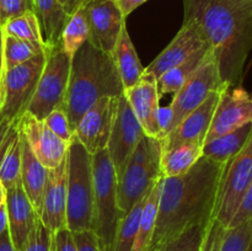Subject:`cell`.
Masks as SVG:
<instances>
[{"mask_svg": "<svg viewBox=\"0 0 252 251\" xmlns=\"http://www.w3.org/2000/svg\"><path fill=\"white\" fill-rule=\"evenodd\" d=\"M224 166L225 162L202 157L182 176L161 177L152 248L159 249L189 226L208 224L214 219Z\"/></svg>", "mask_w": 252, "mask_h": 251, "instance_id": "6da1fadb", "label": "cell"}, {"mask_svg": "<svg viewBox=\"0 0 252 251\" xmlns=\"http://www.w3.org/2000/svg\"><path fill=\"white\" fill-rule=\"evenodd\" d=\"M184 21L198 27L223 80L238 84L252 49V0H184Z\"/></svg>", "mask_w": 252, "mask_h": 251, "instance_id": "7a4b0ae2", "label": "cell"}, {"mask_svg": "<svg viewBox=\"0 0 252 251\" xmlns=\"http://www.w3.org/2000/svg\"><path fill=\"white\" fill-rule=\"evenodd\" d=\"M125 94L112 56L86 41L71 57L68 89L62 107L75 130L84 113L102 97Z\"/></svg>", "mask_w": 252, "mask_h": 251, "instance_id": "3957f363", "label": "cell"}, {"mask_svg": "<svg viewBox=\"0 0 252 251\" xmlns=\"http://www.w3.org/2000/svg\"><path fill=\"white\" fill-rule=\"evenodd\" d=\"M93 157L73 137L66 152V228L71 233L93 230Z\"/></svg>", "mask_w": 252, "mask_h": 251, "instance_id": "277c9868", "label": "cell"}, {"mask_svg": "<svg viewBox=\"0 0 252 251\" xmlns=\"http://www.w3.org/2000/svg\"><path fill=\"white\" fill-rule=\"evenodd\" d=\"M91 157L94 179L93 231L97 236L101 250L112 251L116 231L123 217L117 202V176L106 148Z\"/></svg>", "mask_w": 252, "mask_h": 251, "instance_id": "5b68a950", "label": "cell"}, {"mask_svg": "<svg viewBox=\"0 0 252 251\" xmlns=\"http://www.w3.org/2000/svg\"><path fill=\"white\" fill-rule=\"evenodd\" d=\"M161 140L144 135L130 155L122 176L117 180V202L122 214L149 194L155 182L162 176Z\"/></svg>", "mask_w": 252, "mask_h": 251, "instance_id": "8992f818", "label": "cell"}, {"mask_svg": "<svg viewBox=\"0 0 252 251\" xmlns=\"http://www.w3.org/2000/svg\"><path fill=\"white\" fill-rule=\"evenodd\" d=\"M70 65L71 57L64 52L61 43L53 48L46 49V63L27 112L37 120L43 121L52 111L63 106Z\"/></svg>", "mask_w": 252, "mask_h": 251, "instance_id": "52a82bcc", "label": "cell"}, {"mask_svg": "<svg viewBox=\"0 0 252 251\" xmlns=\"http://www.w3.org/2000/svg\"><path fill=\"white\" fill-rule=\"evenodd\" d=\"M251 182L252 132L243 149L225 162L221 174L214 219H217L225 229L230 225Z\"/></svg>", "mask_w": 252, "mask_h": 251, "instance_id": "ba28073f", "label": "cell"}, {"mask_svg": "<svg viewBox=\"0 0 252 251\" xmlns=\"http://www.w3.org/2000/svg\"><path fill=\"white\" fill-rule=\"evenodd\" d=\"M228 86H230V84L224 81L221 78L218 59L211 48L208 56L199 65V68L187 79L182 88L176 94H174V100L170 105L172 111L170 132L189 113L202 105L213 91Z\"/></svg>", "mask_w": 252, "mask_h": 251, "instance_id": "9c48e42d", "label": "cell"}, {"mask_svg": "<svg viewBox=\"0 0 252 251\" xmlns=\"http://www.w3.org/2000/svg\"><path fill=\"white\" fill-rule=\"evenodd\" d=\"M46 63V53L30 59L4 73L2 107L0 116L19 123L27 112Z\"/></svg>", "mask_w": 252, "mask_h": 251, "instance_id": "30bf717a", "label": "cell"}, {"mask_svg": "<svg viewBox=\"0 0 252 251\" xmlns=\"http://www.w3.org/2000/svg\"><path fill=\"white\" fill-rule=\"evenodd\" d=\"M144 135L147 134L130 108L126 96H120L117 100L115 121L106 147L115 167L117 180L122 176L130 155Z\"/></svg>", "mask_w": 252, "mask_h": 251, "instance_id": "8fae6325", "label": "cell"}, {"mask_svg": "<svg viewBox=\"0 0 252 251\" xmlns=\"http://www.w3.org/2000/svg\"><path fill=\"white\" fill-rule=\"evenodd\" d=\"M89 24V42L96 48L112 54L126 17L116 1H88L84 4Z\"/></svg>", "mask_w": 252, "mask_h": 251, "instance_id": "7c38bea8", "label": "cell"}, {"mask_svg": "<svg viewBox=\"0 0 252 251\" xmlns=\"http://www.w3.org/2000/svg\"><path fill=\"white\" fill-rule=\"evenodd\" d=\"M117 100L118 97L100 98L84 113L74 130V137L91 155L107 147Z\"/></svg>", "mask_w": 252, "mask_h": 251, "instance_id": "4fadbf2b", "label": "cell"}, {"mask_svg": "<svg viewBox=\"0 0 252 251\" xmlns=\"http://www.w3.org/2000/svg\"><path fill=\"white\" fill-rule=\"evenodd\" d=\"M19 128L36 159L47 169H56L64 161L69 143L57 137L46 126L44 121L37 120L26 112L19 122Z\"/></svg>", "mask_w": 252, "mask_h": 251, "instance_id": "5bb4252c", "label": "cell"}, {"mask_svg": "<svg viewBox=\"0 0 252 251\" xmlns=\"http://www.w3.org/2000/svg\"><path fill=\"white\" fill-rule=\"evenodd\" d=\"M249 123H252V96L243 88H228L221 94L204 143Z\"/></svg>", "mask_w": 252, "mask_h": 251, "instance_id": "9a60e30c", "label": "cell"}, {"mask_svg": "<svg viewBox=\"0 0 252 251\" xmlns=\"http://www.w3.org/2000/svg\"><path fill=\"white\" fill-rule=\"evenodd\" d=\"M208 46V42L206 41L198 27L192 22L184 21L181 30L177 32L175 38L144 69V74L159 79L167 70L186 61L194 52Z\"/></svg>", "mask_w": 252, "mask_h": 251, "instance_id": "2e32d148", "label": "cell"}, {"mask_svg": "<svg viewBox=\"0 0 252 251\" xmlns=\"http://www.w3.org/2000/svg\"><path fill=\"white\" fill-rule=\"evenodd\" d=\"M39 219L52 234L66 228V157L56 169H48Z\"/></svg>", "mask_w": 252, "mask_h": 251, "instance_id": "e0dca14e", "label": "cell"}, {"mask_svg": "<svg viewBox=\"0 0 252 251\" xmlns=\"http://www.w3.org/2000/svg\"><path fill=\"white\" fill-rule=\"evenodd\" d=\"M231 88V86H228ZM228 88L213 91L202 105L186 116L164 139L161 140V148L171 147L182 142H196L203 144L208 130L211 128L212 120L217 110L220 96Z\"/></svg>", "mask_w": 252, "mask_h": 251, "instance_id": "ac0fdd59", "label": "cell"}, {"mask_svg": "<svg viewBox=\"0 0 252 251\" xmlns=\"http://www.w3.org/2000/svg\"><path fill=\"white\" fill-rule=\"evenodd\" d=\"M123 95L127 98L130 108L134 112L148 137H159V126L157 115L159 110L160 95L158 91L157 79L144 74L143 78L125 91Z\"/></svg>", "mask_w": 252, "mask_h": 251, "instance_id": "d6986e66", "label": "cell"}, {"mask_svg": "<svg viewBox=\"0 0 252 251\" xmlns=\"http://www.w3.org/2000/svg\"><path fill=\"white\" fill-rule=\"evenodd\" d=\"M6 211L9 219V231L11 240L17 250H21L26 243L38 214L21 184L6 189Z\"/></svg>", "mask_w": 252, "mask_h": 251, "instance_id": "ffe728a7", "label": "cell"}, {"mask_svg": "<svg viewBox=\"0 0 252 251\" xmlns=\"http://www.w3.org/2000/svg\"><path fill=\"white\" fill-rule=\"evenodd\" d=\"M20 135H21V186L31 201L36 213L39 216L48 169L44 167L32 154L21 130Z\"/></svg>", "mask_w": 252, "mask_h": 251, "instance_id": "44dd1931", "label": "cell"}, {"mask_svg": "<svg viewBox=\"0 0 252 251\" xmlns=\"http://www.w3.org/2000/svg\"><path fill=\"white\" fill-rule=\"evenodd\" d=\"M33 12L38 19L41 34L46 49L61 43L62 32L69 19L58 0H31Z\"/></svg>", "mask_w": 252, "mask_h": 251, "instance_id": "7402d4cb", "label": "cell"}, {"mask_svg": "<svg viewBox=\"0 0 252 251\" xmlns=\"http://www.w3.org/2000/svg\"><path fill=\"white\" fill-rule=\"evenodd\" d=\"M111 56L115 62L125 91L134 86L143 78L145 68L140 63L139 57L126 26L122 29L120 38Z\"/></svg>", "mask_w": 252, "mask_h": 251, "instance_id": "603a6c76", "label": "cell"}, {"mask_svg": "<svg viewBox=\"0 0 252 251\" xmlns=\"http://www.w3.org/2000/svg\"><path fill=\"white\" fill-rule=\"evenodd\" d=\"M202 148L203 144L196 142H182L161 148L160 167L162 177H177L189 172L203 157Z\"/></svg>", "mask_w": 252, "mask_h": 251, "instance_id": "cb8c5ba5", "label": "cell"}, {"mask_svg": "<svg viewBox=\"0 0 252 251\" xmlns=\"http://www.w3.org/2000/svg\"><path fill=\"white\" fill-rule=\"evenodd\" d=\"M252 123L243 126L230 133L208 140L203 144L202 154L208 159L218 162H226L238 154L250 138Z\"/></svg>", "mask_w": 252, "mask_h": 251, "instance_id": "d4e9b609", "label": "cell"}, {"mask_svg": "<svg viewBox=\"0 0 252 251\" xmlns=\"http://www.w3.org/2000/svg\"><path fill=\"white\" fill-rule=\"evenodd\" d=\"M209 51H211V47L208 46L194 52L186 61L167 70L159 79H157L158 91H159L160 97L162 95H166V94H176L182 88V85L186 83L187 79L203 63L206 57L208 56Z\"/></svg>", "mask_w": 252, "mask_h": 251, "instance_id": "484cf974", "label": "cell"}, {"mask_svg": "<svg viewBox=\"0 0 252 251\" xmlns=\"http://www.w3.org/2000/svg\"><path fill=\"white\" fill-rule=\"evenodd\" d=\"M161 177L155 182L153 188L150 189L149 194L147 196V199H145L132 251H147L150 248V245H152L153 235H154L155 225H157L158 211H159L160 182H161Z\"/></svg>", "mask_w": 252, "mask_h": 251, "instance_id": "4316f807", "label": "cell"}, {"mask_svg": "<svg viewBox=\"0 0 252 251\" xmlns=\"http://www.w3.org/2000/svg\"><path fill=\"white\" fill-rule=\"evenodd\" d=\"M89 41V24L84 5L69 16L61 37V46L69 57Z\"/></svg>", "mask_w": 252, "mask_h": 251, "instance_id": "83f0119b", "label": "cell"}, {"mask_svg": "<svg viewBox=\"0 0 252 251\" xmlns=\"http://www.w3.org/2000/svg\"><path fill=\"white\" fill-rule=\"evenodd\" d=\"M1 30L5 34L46 48L43 39H42L38 19L32 10L10 19L9 21L2 25Z\"/></svg>", "mask_w": 252, "mask_h": 251, "instance_id": "f1b7e54d", "label": "cell"}, {"mask_svg": "<svg viewBox=\"0 0 252 251\" xmlns=\"http://www.w3.org/2000/svg\"><path fill=\"white\" fill-rule=\"evenodd\" d=\"M43 53H46V48L43 47L22 41V39L9 36L2 32V54H4L5 71L20 65V64L26 63L30 59Z\"/></svg>", "mask_w": 252, "mask_h": 251, "instance_id": "f546056e", "label": "cell"}, {"mask_svg": "<svg viewBox=\"0 0 252 251\" xmlns=\"http://www.w3.org/2000/svg\"><path fill=\"white\" fill-rule=\"evenodd\" d=\"M0 181L6 189L21 184V135L19 129L0 162Z\"/></svg>", "mask_w": 252, "mask_h": 251, "instance_id": "4dcf8cb0", "label": "cell"}, {"mask_svg": "<svg viewBox=\"0 0 252 251\" xmlns=\"http://www.w3.org/2000/svg\"><path fill=\"white\" fill-rule=\"evenodd\" d=\"M145 199H147V197H144L142 201L138 202L128 213L123 214L120 224H118L117 231H116L112 251H132Z\"/></svg>", "mask_w": 252, "mask_h": 251, "instance_id": "1f68e13d", "label": "cell"}, {"mask_svg": "<svg viewBox=\"0 0 252 251\" xmlns=\"http://www.w3.org/2000/svg\"><path fill=\"white\" fill-rule=\"evenodd\" d=\"M208 224L189 226L160 246L159 251H201L202 241Z\"/></svg>", "mask_w": 252, "mask_h": 251, "instance_id": "d6a6232c", "label": "cell"}, {"mask_svg": "<svg viewBox=\"0 0 252 251\" xmlns=\"http://www.w3.org/2000/svg\"><path fill=\"white\" fill-rule=\"evenodd\" d=\"M252 238V219L225 229L219 251H248Z\"/></svg>", "mask_w": 252, "mask_h": 251, "instance_id": "836d02e7", "label": "cell"}, {"mask_svg": "<svg viewBox=\"0 0 252 251\" xmlns=\"http://www.w3.org/2000/svg\"><path fill=\"white\" fill-rule=\"evenodd\" d=\"M20 251H53V234L43 225L39 217Z\"/></svg>", "mask_w": 252, "mask_h": 251, "instance_id": "e575fe53", "label": "cell"}, {"mask_svg": "<svg viewBox=\"0 0 252 251\" xmlns=\"http://www.w3.org/2000/svg\"><path fill=\"white\" fill-rule=\"evenodd\" d=\"M44 123L47 127L57 135L61 138L62 140L66 143H70L73 139L74 133L70 128V123H69L68 116H66L65 111L63 107H58L56 110L52 111L46 118H44Z\"/></svg>", "mask_w": 252, "mask_h": 251, "instance_id": "d590c367", "label": "cell"}, {"mask_svg": "<svg viewBox=\"0 0 252 251\" xmlns=\"http://www.w3.org/2000/svg\"><path fill=\"white\" fill-rule=\"evenodd\" d=\"M225 228L217 219H212L204 233L201 251H219Z\"/></svg>", "mask_w": 252, "mask_h": 251, "instance_id": "8d00e7d4", "label": "cell"}, {"mask_svg": "<svg viewBox=\"0 0 252 251\" xmlns=\"http://www.w3.org/2000/svg\"><path fill=\"white\" fill-rule=\"evenodd\" d=\"M30 10L33 11L31 0H0V27L12 17Z\"/></svg>", "mask_w": 252, "mask_h": 251, "instance_id": "74e56055", "label": "cell"}, {"mask_svg": "<svg viewBox=\"0 0 252 251\" xmlns=\"http://www.w3.org/2000/svg\"><path fill=\"white\" fill-rule=\"evenodd\" d=\"M19 129V123H14L0 116V162L9 147L10 142Z\"/></svg>", "mask_w": 252, "mask_h": 251, "instance_id": "f35d334b", "label": "cell"}, {"mask_svg": "<svg viewBox=\"0 0 252 251\" xmlns=\"http://www.w3.org/2000/svg\"><path fill=\"white\" fill-rule=\"evenodd\" d=\"M53 251H79L74 234L68 228L53 234Z\"/></svg>", "mask_w": 252, "mask_h": 251, "instance_id": "ab89813d", "label": "cell"}, {"mask_svg": "<svg viewBox=\"0 0 252 251\" xmlns=\"http://www.w3.org/2000/svg\"><path fill=\"white\" fill-rule=\"evenodd\" d=\"M249 219H252V182L248 191H246L245 196H244L243 201L240 203V207H239L238 212L234 216L229 228L239 225V224L244 223V221L249 220Z\"/></svg>", "mask_w": 252, "mask_h": 251, "instance_id": "60d3db41", "label": "cell"}, {"mask_svg": "<svg viewBox=\"0 0 252 251\" xmlns=\"http://www.w3.org/2000/svg\"><path fill=\"white\" fill-rule=\"evenodd\" d=\"M73 234L79 251H102L98 244L97 236L93 230H84Z\"/></svg>", "mask_w": 252, "mask_h": 251, "instance_id": "b9f144b4", "label": "cell"}, {"mask_svg": "<svg viewBox=\"0 0 252 251\" xmlns=\"http://www.w3.org/2000/svg\"><path fill=\"white\" fill-rule=\"evenodd\" d=\"M157 121L158 126H159V137H158V139L162 140L167 134H169L170 129H171V107H170V106H167V107H161V106H160L159 110H158Z\"/></svg>", "mask_w": 252, "mask_h": 251, "instance_id": "7bdbcfd3", "label": "cell"}, {"mask_svg": "<svg viewBox=\"0 0 252 251\" xmlns=\"http://www.w3.org/2000/svg\"><path fill=\"white\" fill-rule=\"evenodd\" d=\"M148 0H116V4L120 7L121 12L125 17H127L128 15L132 14L137 7H139L140 5L144 4Z\"/></svg>", "mask_w": 252, "mask_h": 251, "instance_id": "ee69618b", "label": "cell"}, {"mask_svg": "<svg viewBox=\"0 0 252 251\" xmlns=\"http://www.w3.org/2000/svg\"><path fill=\"white\" fill-rule=\"evenodd\" d=\"M58 1L59 4L63 6V9L65 10L66 14L70 16V15L74 14L76 10L80 9L88 0H58Z\"/></svg>", "mask_w": 252, "mask_h": 251, "instance_id": "f6af8a7d", "label": "cell"}, {"mask_svg": "<svg viewBox=\"0 0 252 251\" xmlns=\"http://www.w3.org/2000/svg\"><path fill=\"white\" fill-rule=\"evenodd\" d=\"M0 251H19L12 243L9 229L0 235Z\"/></svg>", "mask_w": 252, "mask_h": 251, "instance_id": "bcb514c9", "label": "cell"}, {"mask_svg": "<svg viewBox=\"0 0 252 251\" xmlns=\"http://www.w3.org/2000/svg\"><path fill=\"white\" fill-rule=\"evenodd\" d=\"M4 54H2V31L0 27V102L2 103V78H4Z\"/></svg>", "mask_w": 252, "mask_h": 251, "instance_id": "7dc6e473", "label": "cell"}, {"mask_svg": "<svg viewBox=\"0 0 252 251\" xmlns=\"http://www.w3.org/2000/svg\"><path fill=\"white\" fill-rule=\"evenodd\" d=\"M6 229H9V219H7L6 204L4 203L0 207V235H1Z\"/></svg>", "mask_w": 252, "mask_h": 251, "instance_id": "c3c4849f", "label": "cell"}, {"mask_svg": "<svg viewBox=\"0 0 252 251\" xmlns=\"http://www.w3.org/2000/svg\"><path fill=\"white\" fill-rule=\"evenodd\" d=\"M6 202V188L2 185V182L0 181V207Z\"/></svg>", "mask_w": 252, "mask_h": 251, "instance_id": "681fc988", "label": "cell"}, {"mask_svg": "<svg viewBox=\"0 0 252 251\" xmlns=\"http://www.w3.org/2000/svg\"><path fill=\"white\" fill-rule=\"evenodd\" d=\"M147 251H159V249H155V248H152V246H150Z\"/></svg>", "mask_w": 252, "mask_h": 251, "instance_id": "f907efd6", "label": "cell"}, {"mask_svg": "<svg viewBox=\"0 0 252 251\" xmlns=\"http://www.w3.org/2000/svg\"><path fill=\"white\" fill-rule=\"evenodd\" d=\"M91 1H116V0H91Z\"/></svg>", "mask_w": 252, "mask_h": 251, "instance_id": "816d5d0a", "label": "cell"}, {"mask_svg": "<svg viewBox=\"0 0 252 251\" xmlns=\"http://www.w3.org/2000/svg\"><path fill=\"white\" fill-rule=\"evenodd\" d=\"M248 251H252V238H251V241H250V245H249V248H248Z\"/></svg>", "mask_w": 252, "mask_h": 251, "instance_id": "f5cc1de1", "label": "cell"}, {"mask_svg": "<svg viewBox=\"0 0 252 251\" xmlns=\"http://www.w3.org/2000/svg\"><path fill=\"white\" fill-rule=\"evenodd\" d=\"M1 107H2V103L0 102V112H1Z\"/></svg>", "mask_w": 252, "mask_h": 251, "instance_id": "db71d44e", "label": "cell"}, {"mask_svg": "<svg viewBox=\"0 0 252 251\" xmlns=\"http://www.w3.org/2000/svg\"><path fill=\"white\" fill-rule=\"evenodd\" d=\"M31 4H32V1H31Z\"/></svg>", "mask_w": 252, "mask_h": 251, "instance_id": "11a10c76", "label": "cell"}]
</instances>
